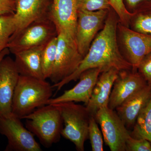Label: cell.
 <instances>
[{
  "label": "cell",
  "mask_w": 151,
  "mask_h": 151,
  "mask_svg": "<svg viewBox=\"0 0 151 151\" xmlns=\"http://www.w3.org/2000/svg\"><path fill=\"white\" fill-rule=\"evenodd\" d=\"M119 17L111 8L103 28L94 38L81 64L71 75L52 87L59 91L65 84L78 79L81 73L91 68H100L104 70L113 68L119 71L132 70V66L121 53L118 42Z\"/></svg>",
  "instance_id": "1"
},
{
  "label": "cell",
  "mask_w": 151,
  "mask_h": 151,
  "mask_svg": "<svg viewBox=\"0 0 151 151\" xmlns=\"http://www.w3.org/2000/svg\"><path fill=\"white\" fill-rule=\"evenodd\" d=\"M52 89L46 80L20 75L13 98L12 113L22 119L46 105L52 95Z\"/></svg>",
  "instance_id": "2"
},
{
  "label": "cell",
  "mask_w": 151,
  "mask_h": 151,
  "mask_svg": "<svg viewBox=\"0 0 151 151\" xmlns=\"http://www.w3.org/2000/svg\"><path fill=\"white\" fill-rule=\"evenodd\" d=\"M22 119L26 120V127L46 147H51L60 139L63 121L59 110L54 105L48 104L38 108Z\"/></svg>",
  "instance_id": "3"
},
{
  "label": "cell",
  "mask_w": 151,
  "mask_h": 151,
  "mask_svg": "<svg viewBox=\"0 0 151 151\" xmlns=\"http://www.w3.org/2000/svg\"><path fill=\"white\" fill-rule=\"evenodd\" d=\"M54 105L62 116L64 128L61 136L75 145L78 151H84V143L89 139V127L91 116L86 106L75 102L60 103Z\"/></svg>",
  "instance_id": "4"
},
{
  "label": "cell",
  "mask_w": 151,
  "mask_h": 151,
  "mask_svg": "<svg viewBox=\"0 0 151 151\" xmlns=\"http://www.w3.org/2000/svg\"><path fill=\"white\" fill-rule=\"evenodd\" d=\"M54 23L50 17L32 23L19 32L13 35L8 45L10 52H19L45 46L58 36Z\"/></svg>",
  "instance_id": "5"
},
{
  "label": "cell",
  "mask_w": 151,
  "mask_h": 151,
  "mask_svg": "<svg viewBox=\"0 0 151 151\" xmlns=\"http://www.w3.org/2000/svg\"><path fill=\"white\" fill-rule=\"evenodd\" d=\"M56 57L50 80L55 84L75 72L84 57L78 50L75 40L64 34L58 35Z\"/></svg>",
  "instance_id": "6"
},
{
  "label": "cell",
  "mask_w": 151,
  "mask_h": 151,
  "mask_svg": "<svg viewBox=\"0 0 151 151\" xmlns=\"http://www.w3.org/2000/svg\"><path fill=\"white\" fill-rule=\"evenodd\" d=\"M94 117L100 124L105 144L111 150L126 151L130 132L116 111L105 106L100 108Z\"/></svg>",
  "instance_id": "7"
},
{
  "label": "cell",
  "mask_w": 151,
  "mask_h": 151,
  "mask_svg": "<svg viewBox=\"0 0 151 151\" xmlns=\"http://www.w3.org/2000/svg\"><path fill=\"white\" fill-rule=\"evenodd\" d=\"M12 113L0 117V134L8 140L6 151H41L34 135Z\"/></svg>",
  "instance_id": "8"
},
{
  "label": "cell",
  "mask_w": 151,
  "mask_h": 151,
  "mask_svg": "<svg viewBox=\"0 0 151 151\" xmlns=\"http://www.w3.org/2000/svg\"><path fill=\"white\" fill-rule=\"evenodd\" d=\"M117 31L124 50L123 56L132 65V70L137 71L142 60L151 52V35L135 31L119 22Z\"/></svg>",
  "instance_id": "9"
},
{
  "label": "cell",
  "mask_w": 151,
  "mask_h": 151,
  "mask_svg": "<svg viewBox=\"0 0 151 151\" xmlns=\"http://www.w3.org/2000/svg\"><path fill=\"white\" fill-rule=\"evenodd\" d=\"M109 11H78L75 41L79 52L84 57L94 38L103 27Z\"/></svg>",
  "instance_id": "10"
},
{
  "label": "cell",
  "mask_w": 151,
  "mask_h": 151,
  "mask_svg": "<svg viewBox=\"0 0 151 151\" xmlns=\"http://www.w3.org/2000/svg\"><path fill=\"white\" fill-rule=\"evenodd\" d=\"M147 85L145 78L138 71H119L113 84L108 107L115 110L128 98Z\"/></svg>",
  "instance_id": "11"
},
{
  "label": "cell",
  "mask_w": 151,
  "mask_h": 151,
  "mask_svg": "<svg viewBox=\"0 0 151 151\" xmlns=\"http://www.w3.org/2000/svg\"><path fill=\"white\" fill-rule=\"evenodd\" d=\"M52 1V0H16L14 14L16 31L13 35L33 22L50 17Z\"/></svg>",
  "instance_id": "12"
},
{
  "label": "cell",
  "mask_w": 151,
  "mask_h": 151,
  "mask_svg": "<svg viewBox=\"0 0 151 151\" xmlns=\"http://www.w3.org/2000/svg\"><path fill=\"white\" fill-rule=\"evenodd\" d=\"M77 0H52L50 18L56 27L58 34H64L75 40L77 19Z\"/></svg>",
  "instance_id": "13"
},
{
  "label": "cell",
  "mask_w": 151,
  "mask_h": 151,
  "mask_svg": "<svg viewBox=\"0 0 151 151\" xmlns=\"http://www.w3.org/2000/svg\"><path fill=\"white\" fill-rule=\"evenodd\" d=\"M19 76L14 60L5 57L0 63V117L12 113L13 98Z\"/></svg>",
  "instance_id": "14"
},
{
  "label": "cell",
  "mask_w": 151,
  "mask_h": 151,
  "mask_svg": "<svg viewBox=\"0 0 151 151\" xmlns=\"http://www.w3.org/2000/svg\"><path fill=\"white\" fill-rule=\"evenodd\" d=\"M103 71L100 68L85 70L81 73L78 78L79 82L73 88L65 90L56 98H50L47 105L73 102H83L86 105L89 103L98 77Z\"/></svg>",
  "instance_id": "15"
},
{
  "label": "cell",
  "mask_w": 151,
  "mask_h": 151,
  "mask_svg": "<svg viewBox=\"0 0 151 151\" xmlns=\"http://www.w3.org/2000/svg\"><path fill=\"white\" fill-rule=\"evenodd\" d=\"M119 71L112 68L100 73L89 103L86 105L90 116L94 117L100 108L108 106L112 87Z\"/></svg>",
  "instance_id": "16"
},
{
  "label": "cell",
  "mask_w": 151,
  "mask_h": 151,
  "mask_svg": "<svg viewBox=\"0 0 151 151\" xmlns=\"http://www.w3.org/2000/svg\"><path fill=\"white\" fill-rule=\"evenodd\" d=\"M151 98V88L147 85L116 108V113L127 128H133L138 116Z\"/></svg>",
  "instance_id": "17"
},
{
  "label": "cell",
  "mask_w": 151,
  "mask_h": 151,
  "mask_svg": "<svg viewBox=\"0 0 151 151\" xmlns=\"http://www.w3.org/2000/svg\"><path fill=\"white\" fill-rule=\"evenodd\" d=\"M45 45L26 50L14 54L15 57L14 60L20 75L44 79L41 54Z\"/></svg>",
  "instance_id": "18"
},
{
  "label": "cell",
  "mask_w": 151,
  "mask_h": 151,
  "mask_svg": "<svg viewBox=\"0 0 151 151\" xmlns=\"http://www.w3.org/2000/svg\"><path fill=\"white\" fill-rule=\"evenodd\" d=\"M129 28L137 32L151 35V0L141 3L132 11Z\"/></svg>",
  "instance_id": "19"
},
{
  "label": "cell",
  "mask_w": 151,
  "mask_h": 151,
  "mask_svg": "<svg viewBox=\"0 0 151 151\" xmlns=\"http://www.w3.org/2000/svg\"><path fill=\"white\" fill-rule=\"evenodd\" d=\"M130 135L136 139H145L151 144V98L138 116Z\"/></svg>",
  "instance_id": "20"
},
{
  "label": "cell",
  "mask_w": 151,
  "mask_h": 151,
  "mask_svg": "<svg viewBox=\"0 0 151 151\" xmlns=\"http://www.w3.org/2000/svg\"><path fill=\"white\" fill-rule=\"evenodd\" d=\"M57 36L47 44L42 52V69L45 80L50 78L52 73L56 57Z\"/></svg>",
  "instance_id": "21"
},
{
  "label": "cell",
  "mask_w": 151,
  "mask_h": 151,
  "mask_svg": "<svg viewBox=\"0 0 151 151\" xmlns=\"http://www.w3.org/2000/svg\"><path fill=\"white\" fill-rule=\"evenodd\" d=\"M15 31L14 14L0 16V52L7 48L10 40Z\"/></svg>",
  "instance_id": "22"
},
{
  "label": "cell",
  "mask_w": 151,
  "mask_h": 151,
  "mask_svg": "<svg viewBox=\"0 0 151 151\" xmlns=\"http://www.w3.org/2000/svg\"><path fill=\"white\" fill-rule=\"evenodd\" d=\"M89 139L92 151H103V142L102 133L99 129L96 119L91 116L89 121Z\"/></svg>",
  "instance_id": "23"
},
{
  "label": "cell",
  "mask_w": 151,
  "mask_h": 151,
  "mask_svg": "<svg viewBox=\"0 0 151 151\" xmlns=\"http://www.w3.org/2000/svg\"><path fill=\"white\" fill-rule=\"evenodd\" d=\"M78 11L94 12L107 10L112 8L110 0H77Z\"/></svg>",
  "instance_id": "24"
},
{
  "label": "cell",
  "mask_w": 151,
  "mask_h": 151,
  "mask_svg": "<svg viewBox=\"0 0 151 151\" xmlns=\"http://www.w3.org/2000/svg\"><path fill=\"white\" fill-rule=\"evenodd\" d=\"M111 8L115 11L119 17V22L129 27L131 12L127 9L124 0H110Z\"/></svg>",
  "instance_id": "25"
},
{
  "label": "cell",
  "mask_w": 151,
  "mask_h": 151,
  "mask_svg": "<svg viewBox=\"0 0 151 151\" xmlns=\"http://www.w3.org/2000/svg\"><path fill=\"white\" fill-rule=\"evenodd\" d=\"M127 151H151V144L145 139L130 137L126 143Z\"/></svg>",
  "instance_id": "26"
},
{
  "label": "cell",
  "mask_w": 151,
  "mask_h": 151,
  "mask_svg": "<svg viewBox=\"0 0 151 151\" xmlns=\"http://www.w3.org/2000/svg\"><path fill=\"white\" fill-rule=\"evenodd\" d=\"M137 71L151 88V52L146 55L139 64Z\"/></svg>",
  "instance_id": "27"
},
{
  "label": "cell",
  "mask_w": 151,
  "mask_h": 151,
  "mask_svg": "<svg viewBox=\"0 0 151 151\" xmlns=\"http://www.w3.org/2000/svg\"><path fill=\"white\" fill-rule=\"evenodd\" d=\"M16 11V0H0V16L14 14Z\"/></svg>",
  "instance_id": "28"
},
{
  "label": "cell",
  "mask_w": 151,
  "mask_h": 151,
  "mask_svg": "<svg viewBox=\"0 0 151 151\" xmlns=\"http://www.w3.org/2000/svg\"><path fill=\"white\" fill-rule=\"evenodd\" d=\"M147 1L148 0H125L128 8L132 11L141 3Z\"/></svg>",
  "instance_id": "29"
},
{
  "label": "cell",
  "mask_w": 151,
  "mask_h": 151,
  "mask_svg": "<svg viewBox=\"0 0 151 151\" xmlns=\"http://www.w3.org/2000/svg\"><path fill=\"white\" fill-rule=\"evenodd\" d=\"M9 52L10 51L8 48L5 49L2 51L0 52V63H1L2 60L5 57L6 55H8Z\"/></svg>",
  "instance_id": "30"
}]
</instances>
